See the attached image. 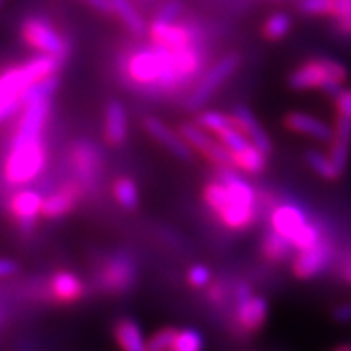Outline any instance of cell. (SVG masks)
I'll use <instances>...</instances> for the list:
<instances>
[{"label": "cell", "instance_id": "obj_33", "mask_svg": "<svg viewBox=\"0 0 351 351\" xmlns=\"http://www.w3.org/2000/svg\"><path fill=\"white\" fill-rule=\"evenodd\" d=\"M187 280H189V284H191L193 287L202 289V287L210 285L213 273H210L209 267L204 266V264H195V266H191V269L187 271Z\"/></svg>", "mask_w": 351, "mask_h": 351}, {"label": "cell", "instance_id": "obj_19", "mask_svg": "<svg viewBox=\"0 0 351 351\" xmlns=\"http://www.w3.org/2000/svg\"><path fill=\"white\" fill-rule=\"evenodd\" d=\"M285 127L296 134H302V136H308V138H314L317 141H330L334 139V129L328 127L323 120L316 118V116L305 114V112H289L285 116L284 120Z\"/></svg>", "mask_w": 351, "mask_h": 351}, {"label": "cell", "instance_id": "obj_36", "mask_svg": "<svg viewBox=\"0 0 351 351\" xmlns=\"http://www.w3.org/2000/svg\"><path fill=\"white\" fill-rule=\"evenodd\" d=\"M351 14V0H330V16L335 20H343V18Z\"/></svg>", "mask_w": 351, "mask_h": 351}, {"label": "cell", "instance_id": "obj_22", "mask_svg": "<svg viewBox=\"0 0 351 351\" xmlns=\"http://www.w3.org/2000/svg\"><path fill=\"white\" fill-rule=\"evenodd\" d=\"M104 132L106 139L112 147H121L127 141L129 125H127V112L121 102L112 100L106 107V121H104Z\"/></svg>", "mask_w": 351, "mask_h": 351}, {"label": "cell", "instance_id": "obj_28", "mask_svg": "<svg viewBox=\"0 0 351 351\" xmlns=\"http://www.w3.org/2000/svg\"><path fill=\"white\" fill-rule=\"evenodd\" d=\"M305 162L308 165V168L314 171V173L319 175L321 178H326V180H337L341 177L339 169L335 168L332 157L323 154L319 150H307L305 154Z\"/></svg>", "mask_w": 351, "mask_h": 351}, {"label": "cell", "instance_id": "obj_16", "mask_svg": "<svg viewBox=\"0 0 351 351\" xmlns=\"http://www.w3.org/2000/svg\"><path fill=\"white\" fill-rule=\"evenodd\" d=\"M143 127L150 134L152 138L156 139L159 145L166 148L169 154H173L180 160H191L193 159V148L186 143V139L178 134V130H171L162 120L156 116H147L143 120Z\"/></svg>", "mask_w": 351, "mask_h": 351}, {"label": "cell", "instance_id": "obj_6", "mask_svg": "<svg viewBox=\"0 0 351 351\" xmlns=\"http://www.w3.org/2000/svg\"><path fill=\"white\" fill-rule=\"evenodd\" d=\"M22 38L36 52L50 56L58 61H64L70 53V43L49 20L41 16L27 18L22 23Z\"/></svg>", "mask_w": 351, "mask_h": 351}, {"label": "cell", "instance_id": "obj_35", "mask_svg": "<svg viewBox=\"0 0 351 351\" xmlns=\"http://www.w3.org/2000/svg\"><path fill=\"white\" fill-rule=\"evenodd\" d=\"M180 9H182V4L178 0H168L166 4L160 5V9L157 11L156 20H160V22H175L180 14Z\"/></svg>", "mask_w": 351, "mask_h": 351}, {"label": "cell", "instance_id": "obj_26", "mask_svg": "<svg viewBox=\"0 0 351 351\" xmlns=\"http://www.w3.org/2000/svg\"><path fill=\"white\" fill-rule=\"evenodd\" d=\"M261 250H263V255L269 261V263H282V261L291 257L294 248L289 241L285 239V237H282L278 232L271 230L267 232L266 236L263 237Z\"/></svg>", "mask_w": 351, "mask_h": 351}, {"label": "cell", "instance_id": "obj_1", "mask_svg": "<svg viewBox=\"0 0 351 351\" xmlns=\"http://www.w3.org/2000/svg\"><path fill=\"white\" fill-rule=\"evenodd\" d=\"M204 200L228 230H246L257 216L254 187L234 169H221L204 187Z\"/></svg>", "mask_w": 351, "mask_h": 351}, {"label": "cell", "instance_id": "obj_9", "mask_svg": "<svg viewBox=\"0 0 351 351\" xmlns=\"http://www.w3.org/2000/svg\"><path fill=\"white\" fill-rule=\"evenodd\" d=\"M236 319L245 334H255L267 319V302L252 293L248 284H239L236 289Z\"/></svg>", "mask_w": 351, "mask_h": 351}, {"label": "cell", "instance_id": "obj_34", "mask_svg": "<svg viewBox=\"0 0 351 351\" xmlns=\"http://www.w3.org/2000/svg\"><path fill=\"white\" fill-rule=\"evenodd\" d=\"M298 8L308 16H330V0H300Z\"/></svg>", "mask_w": 351, "mask_h": 351}, {"label": "cell", "instance_id": "obj_3", "mask_svg": "<svg viewBox=\"0 0 351 351\" xmlns=\"http://www.w3.org/2000/svg\"><path fill=\"white\" fill-rule=\"evenodd\" d=\"M61 61L50 56H36L0 73V125L23 109V100L32 84L56 75Z\"/></svg>", "mask_w": 351, "mask_h": 351}, {"label": "cell", "instance_id": "obj_24", "mask_svg": "<svg viewBox=\"0 0 351 351\" xmlns=\"http://www.w3.org/2000/svg\"><path fill=\"white\" fill-rule=\"evenodd\" d=\"M109 2H111V13L120 18L121 23L127 27L130 34L136 36V38L145 34V31H147L145 20L130 0H109Z\"/></svg>", "mask_w": 351, "mask_h": 351}, {"label": "cell", "instance_id": "obj_7", "mask_svg": "<svg viewBox=\"0 0 351 351\" xmlns=\"http://www.w3.org/2000/svg\"><path fill=\"white\" fill-rule=\"evenodd\" d=\"M239 53H230V56H225L223 59H219V61L216 62L200 80H198L196 88L193 89V93L187 98V109H189V111H198L200 107H204L205 104L209 102L210 97H213V95L216 93L232 75H234V71L239 68Z\"/></svg>", "mask_w": 351, "mask_h": 351}, {"label": "cell", "instance_id": "obj_30", "mask_svg": "<svg viewBox=\"0 0 351 351\" xmlns=\"http://www.w3.org/2000/svg\"><path fill=\"white\" fill-rule=\"evenodd\" d=\"M196 123L209 134H219L223 129H227V127L234 125L236 121H234L232 114H223V112L218 111H204L198 114Z\"/></svg>", "mask_w": 351, "mask_h": 351}, {"label": "cell", "instance_id": "obj_12", "mask_svg": "<svg viewBox=\"0 0 351 351\" xmlns=\"http://www.w3.org/2000/svg\"><path fill=\"white\" fill-rule=\"evenodd\" d=\"M8 210L16 221L18 228L23 234H31L43 210V196L34 189L22 187L11 195L8 202Z\"/></svg>", "mask_w": 351, "mask_h": 351}, {"label": "cell", "instance_id": "obj_32", "mask_svg": "<svg viewBox=\"0 0 351 351\" xmlns=\"http://www.w3.org/2000/svg\"><path fill=\"white\" fill-rule=\"evenodd\" d=\"M175 328H162L147 341V351H171L175 341Z\"/></svg>", "mask_w": 351, "mask_h": 351}, {"label": "cell", "instance_id": "obj_18", "mask_svg": "<svg viewBox=\"0 0 351 351\" xmlns=\"http://www.w3.org/2000/svg\"><path fill=\"white\" fill-rule=\"evenodd\" d=\"M351 154V116L337 114L335 118L334 139L330 143V157L335 168L343 175L348 168Z\"/></svg>", "mask_w": 351, "mask_h": 351}, {"label": "cell", "instance_id": "obj_27", "mask_svg": "<svg viewBox=\"0 0 351 351\" xmlns=\"http://www.w3.org/2000/svg\"><path fill=\"white\" fill-rule=\"evenodd\" d=\"M112 195L114 200L127 210H134L139 205L138 186L129 177L116 178V182L112 184Z\"/></svg>", "mask_w": 351, "mask_h": 351}, {"label": "cell", "instance_id": "obj_42", "mask_svg": "<svg viewBox=\"0 0 351 351\" xmlns=\"http://www.w3.org/2000/svg\"><path fill=\"white\" fill-rule=\"evenodd\" d=\"M334 351H351V346H341V348H337V350H334Z\"/></svg>", "mask_w": 351, "mask_h": 351}, {"label": "cell", "instance_id": "obj_20", "mask_svg": "<svg viewBox=\"0 0 351 351\" xmlns=\"http://www.w3.org/2000/svg\"><path fill=\"white\" fill-rule=\"evenodd\" d=\"M232 118H234L239 130L250 139L252 145L261 148L264 154H271V139H269L266 130L263 129V125L258 123V120L254 116V112L250 111L248 107L236 106L234 111H232Z\"/></svg>", "mask_w": 351, "mask_h": 351}, {"label": "cell", "instance_id": "obj_4", "mask_svg": "<svg viewBox=\"0 0 351 351\" xmlns=\"http://www.w3.org/2000/svg\"><path fill=\"white\" fill-rule=\"evenodd\" d=\"M47 165V147L43 134L14 132L11 148L4 160V178L9 186L22 187L34 182Z\"/></svg>", "mask_w": 351, "mask_h": 351}, {"label": "cell", "instance_id": "obj_21", "mask_svg": "<svg viewBox=\"0 0 351 351\" xmlns=\"http://www.w3.org/2000/svg\"><path fill=\"white\" fill-rule=\"evenodd\" d=\"M49 291L56 302L73 303L84 296V284L75 273L58 271L50 278Z\"/></svg>", "mask_w": 351, "mask_h": 351}, {"label": "cell", "instance_id": "obj_37", "mask_svg": "<svg viewBox=\"0 0 351 351\" xmlns=\"http://www.w3.org/2000/svg\"><path fill=\"white\" fill-rule=\"evenodd\" d=\"M18 269H20V266H18L16 261L0 257V280H4V278L13 276L14 273H18Z\"/></svg>", "mask_w": 351, "mask_h": 351}, {"label": "cell", "instance_id": "obj_29", "mask_svg": "<svg viewBox=\"0 0 351 351\" xmlns=\"http://www.w3.org/2000/svg\"><path fill=\"white\" fill-rule=\"evenodd\" d=\"M291 27H293V22H291V18L287 16V14L275 13L267 18L266 22H264L263 32L264 36H266V40L278 41L289 34Z\"/></svg>", "mask_w": 351, "mask_h": 351}, {"label": "cell", "instance_id": "obj_5", "mask_svg": "<svg viewBox=\"0 0 351 351\" xmlns=\"http://www.w3.org/2000/svg\"><path fill=\"white\" fill-rule=\"evenodd\" d=\"M348 79V70L344 64L334 59H312L302 64L291 73L289 86L296 91L321 89L325 93L337 97L343 91L344 80Z\"/></svg>", "mask_w": 351, "mask_h": 351}, {"label": "cell", "instance_id": "obj_39", "mask_svg": "<svg viewBox=\"0 0 351 351\" xmlns=\"http://www.w3.org/2000/svg\"><path fill=\"white\" fill-rule=\"evenodd\" d=\"M84 2L93 9H97V11H100V13H111V2L109 0H84Z\"/></svg>", "mask_w": 351, "mask_h": 351}, {"label": "cell", "instance_id": "obj_15", "mask_svg": "<svg viewBox=\"0 0 351 351\" xmlns=\"http://www.w3.org/2000/svg\"><path fill=\"white\" fill-rule=\"evenodd\" d=\"M148 36H150L152 43L169 50L182 49V47H187V45L196 43L195 29L177 22L154 20L152 25L148 27Z\"/></svg>", "mask_w": 351, "mask_h": 351}, {"label": "cell", "instance_id": "obj_40", "mask_svg": "<svg viewBox=\"0 0 351 351\" xmlns=\"http://www.w3.org/2000/svg\"><path fill=\"white\" fill-rule=\"evenodd\" d=\"M337 23H339V29H341L344 34L351 36V14L350 16L343 18V20H337Z\"/></svg>", "mask_w": 351, "mask_h": 351}, {"label": "cell", "instance_id": "obj_13", "mask_svg": "<svg viewBox=\"0 0 351 351\" xmlns=\"http://www.w3.org/2000/svg\"><path fill=\"white\" fill-rule=\"evenodd\" d=\"M334 257V246L326 239H321L316 246L308 250L298 252V255L293 261V273L300 280H311L319 273L326 269Z\"/></svg>", "mask_w": 351, "mask_h": 351}, {"label": "cell", "instance_id": "obj_2", "mask_svg": "<svg viewBox=\"0 0 351 351\" xmlns=\"http://www.w3.org/2000/svg\"><path fill=\"white\" fill-rule=\"evenodd\" d=\"M125 71L134 84L148 91L171 93L184 86L175 66L173 53L159 45L136 50L125 62Z\"/></svg>", "mask_w": 351, "mask_h": 351}, {"label": "cell", "instance_id": "obj_17", "mask_svg": "<svg viewBox=\"0 0 351 351\" xmlns=\"http://www.w3.org/2000/svg\"><path fill=\"white\" fill-rule=\"evenodd\" d=\"M308 218L302 207L294 204H282L271 213V227L282 237L293 243L294 237L308 225Z\"/></svg>", "mask_w": 351, "mask_h": 351}, {"label": "cell", "instance_id": "obj_14", "mask_svg": "<svg viewBox=\"0 0 351 351\" xmlns=\"http://www.w3.org/2000/svg\"><path fill=\"white\" fill-rule=\"evenodd\" d=\"M84 196V187L79 182H66L43 198L41 216L47 219H59L75 209Z\"/></svg>", "mask_w": 351, "mask_h": 351}, {"label": "cell", "instance_id": "obj_41", "mask_svg": "<svg viewBox=\"0 0 351 351\" xmlns=\"http://www.w3.org/2000/svg\"><path fill=\"white\" fill-rule=\"evenodd\" d=\"M344 280H346L348 282V284H351V263L350 264H348V267H346V269H344Z\"/></svg>", "mask_w": 351, "mask_h": 351}, {"label": "cell", "instance_id": "obj_8", "mask_svg": "<svg viewBox=\"0 0 351 351\" xmlns=\"http://www.w3.org/2000/svg\"><path fill=\"white\" fill-rule=\"evenodd\" d=\"M178 134L186 139V143L193 150H196L198 154L209 160L210 165H214L219 169H236L234 165V159H232V154L223 147L221 143L213 139L209 132L205 129H202L198 123H180L178 125Z\"/></svg>", "mask_w": 351, "mask_h": 351}, {"label": "cell", "instance_id": "obj_43", "mask_svg": "<svg viewBox=\"0 0 351 351\" xmlns=\"http://www.w3.org/2000/svg\"><path fill=\"white\" fill-rule=\"evenodd\" d=\"M2 5H4V0H0V8H2Z\"/></svg>", "mask_w": 351, "mask_h": 351}, {"label": "cell", "instance_id": "obj_31", "mask_svg": "<svg viewBox=\"0 0 351 351\" xmlns=\"http://www.w3.org/2000/svg\"><path fill=\"white\" fill-rule=\"evenodd\" d=\"M204 350V337L198 330L184 328L177 330L171 351H202Z\"/></svg>", "mask_w": 351, "mask_h": 351}, {"label": "cell", "instance_id": "obj_38", "mask_svg": "<svg viewBox=\"0 0 351 351\" xmlns=\"http://www.w3.org/2000/svg\"><path fill=\"white\" fill-rule=\"evenodd\" d=\"M334 319L337 323H351V302L343 303L334 308Z\"/></svg>", "mask_w": 351, "mask_h": 351}, {"label": "cell", "instance_id": "obj_23", "mask_svg": "<svg viewBox=\"0 0 351 351\" xmlns=\"http://www.w3.org/2000/svg\"><path fill=\"white\" fill-rule=\"evenodd\" d=\"M116 343L123 351H147V339L134 319H120L114 326Z\"/></svg>", "mask_w": 351, "mask_h": 351}, {"label": "cell", "instance_id": "obj_11", "mask_svg": "<svg viewBox=\"0 0 351 351\" xmlns=\"http://www.w3.org/2000/svg\"><path fill=\"white\" fill-rule=\"evenodd\" d=\"M138 280V267L127 254H114L104 263L98 282L106 291L125 293Z\"/></svg>", "mask_w": 351, "mask_h": 351}, {"label": "cell", "instance_id": "obj_25", "mask_svg": "<svg viewBox=\"0 0 351 351\" xmlns=\"http://www.w3.org/2000/svg\"><path fill=\"white\" fill-rule=\"evenodd\" d=\"M232 159H234V165H236L237 169L250 175L261 173V171H264V168L267 165V154H264L261 148H257L252 143L246 145L245 148L234 152Z\"/></svg>", "mask_w": 351, "mask_h": 351}, {"label": "cell", "instance_id": "obj_10", "mask_svg": "<svg viewBox=\"0 0 351 351\" xmlns=\"http://www.w3.org/2000/svg\"><path fill=\"white\" fill-rule=\"evenodd\" d=\"M70 165L77 182L84 189H93L102 169V156L91 141L79 139L70 147Z\"/></svg>", "mask_w": 351, "mask_h": 351}]
</instances>
